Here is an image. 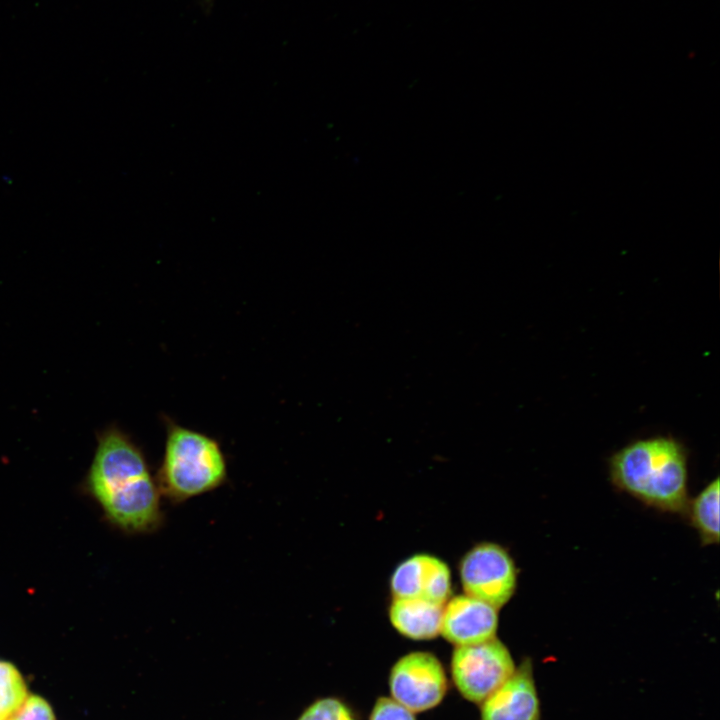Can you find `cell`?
Returning a JSON list of instances; mask_svg holds the SVG:
<instances>
[{"mask_svg": "<svg viewBox=\"0 0 720 720\" xmlns=\"http://www.w3.org/2000/svg\"><path fill=\"white\" fill-rule=\"evenodd\" d=\"M86 488L105 519L130 534H151L164 524L161 493L141 448L120 428L97 436Z\"/></svg>", "mask_w": 720, "mask_h": 720, "instance_id": "1", "label": "cell"}, {"mask_svg": "<svg viewBox=\"0 0 720 720\" xmlns=\"http://www.w3.org/2000/svg\"><path fill=\"white\" fill-rule=\"evenodd\" d=\"M616 487L648 506L683 512L688 504L687 455L672 437L634 441L615 452L609 461Z\"/></svg>", "mask_w": 720, "mask_h": 720, "instance_id": "2", "label": "cell"}, {"mask_svg": "<svg viewBox=\"0 0 720 720\" xmlns=\"http://www.w3.org/2000/svg\"><path fill=\"white\" fill-rule=\"evenodd\" d=\"M155 478L162 498L178 505L226 483V456L216 439L167 421L163 456Z\"/></svg>", "mask_w": 720, "mask_h": 720, "instance_id": "3", "label": "cell"}, {"mask_svg": "<svg viewBox=\"0 0 720 720\" xmlns=\"http://www.w3.org/2000/svg\"><path fill=\"white\" fill-rule=\"evenodd\" d=\"M508 648L496 637L485 642L456 646L451 657L452 682L460 695L480 704L514 672Z\"/></svg>", "mask_w": 720, "mask_h": 720, "instance_id": "4", "label": "cell"}, {"mask_svg": "<svg viewBox=\"0 0 720 720\" xmlns=\"http://www.w3.org/2000/svg\"><path fill=\"white\" fill-rule=\"evenodd\" d=\"M388 686L391 698L414 713L438 706L448 691V679L439 659L430 652L416 651L399 658L392 666Z\"/></svg>", "mask_w": 720, "mask_h": 720, "instance_id": "5", "label": "cell"}, {"mask_svg": "<svg viewBox=\"0 0 720 720\" xmlns=\"http://www.w3.org/2000/svg\"><path fill=\"white\" fill-rule=\"evenodd\" d=\"M460 578L466 594L497 609L513 596L517 569L512 557L500 545L482 543L470 550L460 563Z\"/></svg>", "mask_w": 720, "mask_h": 720, "instance_id": "6", "label": "cell"}, {"mask_svg": "<svg viewBox=\"0 0 720 720\" xmlns=\"http://www.w3.org/2000/svg\"><path fill=\"white\" fill-rule=\"evenodd\" d=\"M479 705L480 720H540L531 658H524L511 676Z\"/></svg>", "mask_w": 720, "mask_h": 720, "instance_id": "7", "label": "cell"}, {"mask_svg": "<svg viewBox=\"0 0 720 720\" xmlns=\"http://www.w3.org/2000/svg\"><path fill=\"white\" fill-rule=\"evenodd\" d=\"M497 627V608L465 594L443 608L440 633L455 646H463L495 638Z\"/></svg>", "mask_w": 720, "mask_h": 720, "instance_id": "8", "label": "cell"}, {"mask_svg": "<svg viewBox=\"0 0 720 720\" xmlns=\"http://www.w3.org/2000/svg\"><path fill=\"white\" fill-rule=\"evenodd\" d=\"M391 590L394 598H422L443 605L451 591L449 568L434 556L414 555L393 572Z\"/></svg>", "mask_w": 720, "mask_h": 720, "instance_id": "9", "label": "cell"}, {"mask_svg": "<svg viewBox=\"0 0 720 720\" xmlns=\"http://www.w3.org/2000/svg\"><path fill=\"white\" fill-rule=\"evenodd\" d=\"M443 605L422 598H394L389 616L394 628L412 640H430L441 630Z\"/></svg>", "mask_w": 720, "mask_h": 720, "instance_id": "10", "label": "cell"}, {"mask_svg": "<svg viewBox=\"0 0 720 720\" xmlns=\"http://www.w3.org/2000/svg\"><path fill=\"white\" fill-rule=\"evenodd\" d=\"M686 509L703 545L719 543V478L711 481Z\"/></svg>", "mask_w": 720, "mask_h": 720, "instance_id": "11", "label": "cell"}, {"mask_svg": "<svg viewBox=\"0 0 720 720\" xmlns=\"http://www.w3.org/2000/svg\"><path fill=\"white\" fill-rule=\"evenodd\" d=\"M24 681L10 663L0 661V720H7L26 699Z\"/></svg>", "mask_w": 720, "mask_h": 720, "instance_id": "12", "label": "cell"}, {"mask_svg": "<svg viewBox=\"0 0 720 720\" xmlns=\"http://www.w3.org/2000/svg\"><path fill=\"white\" fill-rule=\"evenodd\" d=\"M297 720H357V717L345 701L326 696L309 704Z\"/></svg>", "mask_w": 720, "mask_h": 720, "instance_id": "13", "label": "cell"}, {"mask_svg": "<svg viewBox=\"0 0 720 720\" xmlns=\"http://www.w3.org/2000/svg\"><path fill=\"white\" fill-rule=\"evenodd\" d=\"M368 720H416V717L393 698L381 696L375 701Z\"/></svg>", "mask_w": 720, "mask_h": 720, "instance_id": "14", "label": "cell"}, {"mask_svg": "<svg viewBox=\"0 0 720 720\" xmlns=\"http://www.w3.org/2000/svg\"><path fill=\"white\" fill-rule=\"evenodd\" d=\"M7 720H54V715L44 699L31 695Z\"/></svg>", "mask_w": 720, "mask_h": 720, "instance_id": "15", "label": "cell"}]
</instances>
